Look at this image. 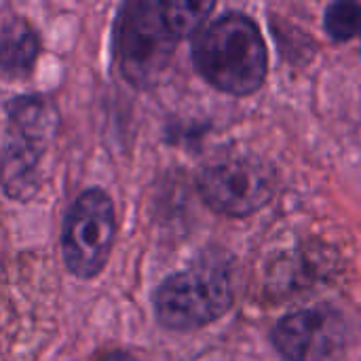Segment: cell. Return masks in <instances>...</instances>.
I'll list each match as a JSON object with an SVG mask.
<instances>
[{"mask_svg": "<svg viewBox=\"0 0 361 361\" xmlns=\"http://www.w3.org/2000/svg\"><path fill=\"white\" fill-rule=\"evenodd\" d=\"M192 61L212 87L239 97L256 93L269 74L262 32L250 15L239 11L220 15L197 34Z\"/></svg>", "mask_w": 361, "mask_h": 361, "instance_id": "obj_1", "label": "cell"}, {"mask_svg": "<svg viewBox=\"0 0 361 361\" xmlns=\"http://www.w3.org/2000/svg\"><path fill=\"white\" fill-rule=\"evenodd\" d=\"M59 112L49 97L21 95L6 104L0 186L13 201H30L40 186V161L57 131Z\"/></svg>", "mask_w": 361, "mask_h": 361, "instance_id": "obj_2", "label": "cell"}, {"mask_svg": "<svg viewBox=\"0 0 361 361\" xmlns=\"http://www.w3.org/2000/svg\"><path fill=\"white\" fill-rule=\"evenodd\" d=\"M182 34L169 2L137 0L121 6L114 27V55L125 80L150 87L165 72Z\"/></svg>", "mask_w": 361, "mask_h": 361, "instance_id": "obj_3", "label": "cell"}, {"mask_svg": "<svg viewBox=\"0 0 361 361\" xmlns=\"http://www.w3.org/2000/svg\"><path fill=\"white\" fill-rule=\"evenodd\" d=\"M231 277L216 264H199L169 275L152 294L159 324L173 332H192L218 322L233 307Z\"/></svg>", "mask_w": 361, "mask_h": 361, "instance_id": "obj_4", "label": "cell"}, {"mask_svg": "<svg viewBox=\"0 0 361 361\" xmlns=\"http://www.w3.org/2000/svg\"><path fill=\"white\" fill-rule=\"evenodd\" d=\"M197 186L212 212L247 218L271 203L279 180L267 159L254 152H224L201 169Z\"/></svg>", "mask_w": 361, "mask_h": 361, "instance_id": "obj_5", "label": "cell"}, {"mask_svg": "<svg viewBox=\"0 0 361 361\" xmlns=\"http://www.w3.org/2000/svg\"><path fill=\"white\" fill-rule=\"evenodd\" d=\"M114 203L102 188H89L76 197L66 214L61 252L68 271L80 279L99 275L116 239Z\"/></svg>", "mask_w": 361, "mask_h": 361, "instance_id": "obj_6", "label": "cell"}, {"mask_svg": "<svg viewBox=\"0 0 361 361\" xmlns=\"http://www.w3.org/2000/svg\"><path fill=\"white\" fill-rule=\"evenodd\" d=\"M271 343L288 361H341L347 349V324L334 307L317 305L281 317Z\"/></svg>", "mask_w": 361, "mask_h": 361, "instance_id": "obj_7", "label": "cell"}, {"mask_svg": "<svg viewBox=\"0 0 361 361\" xmlns=\"http://www.w3.org/2000/svg\"><path fill=\"white\" fill-rule=\"evenodd\" d=\"M40 53V40L34 27L19 15L0 19V70L8 76L32 72Z\"/></svg>", "mask_w": 361, "mask_h": 361, "instance_id": "obj_8", "label": "cell"}, {"mask_svg": "<svg viewBox=\"0 0 361 361\" xmlns=\"http://www.w3.org/2000/svg\"><path fill=\"white\" fill-rule=\"evenodd\" d=\"M324 27L336 42L361 40V4L351 0L332 2L324 15Z\"/></svg>", "mask_w": 361, "mask_h": 361, "instance_id": "obj_9", "label": "cell"}, {"mask_svg": "<svg viewBox=\"0 0 361 361\" xmlns=\"http://www.w3.org/2000/svg\"><path fill=\"white\" fill-rule=\"evenodd\" d=\"M104 361H140L135 360L133 355H127V353H110V355H106Z\"/></svg>", "mask_w": 361, "mask_h": 361, "instance_id": "obj_10", "label": "cell"}]
</instances>
